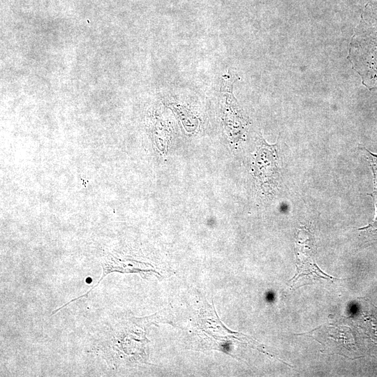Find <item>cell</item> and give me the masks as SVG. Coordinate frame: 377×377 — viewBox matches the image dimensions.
Here are the masks:
<instances>
[{"instance_id":"cell-1","label":"cell","mask_w":377,"mask_h":377,"mask_svg":"<svg viewBox=\"0 0 377 377\" xmlns=\"http://www.w3.org/2000/svg\"><path fill=\"white\" fill-rule=\"evenodd\" d=\"M295 244L297 270L290 281V288L302 281L310 282L320 279L334 281L339 279L327 274L316 264L314 258L316 246L313 234L309 229L302 228L297 231Z\"/></svg>"},{"instance_id":"cell-3","label":"cell","mask_w":377,"mask_h":377,"mask_svg":"<svg viewBox=\"0 0 377 377\" xmlns=\"http://www.w3.org/2000/svg\"><path fill=\"white\" fill-rule=\"evenodd\" d=\"M371 195L374 201L375 204V216L374 220L369 223L367 226L360 228V230L363 231L364 236L366 239V242L368 243H376L377 242V184H374V191L372 193L369 194Z\"/></svg>"},{"instance_id":"cell-2","label":"cell","mask_w":377,"mask_h":377,"mask_svg":"<svg viewBox=\"0 0 377 377\" xmlns=\"http://www.w3.org/2000/svg\"><path fill=\"white\" fill-rule=\"evenodd\" d=\"M254 154L253 173L265 195H272L279 186V170L276 145H269L260 135Z\"/></svg>"}]
</instances>
